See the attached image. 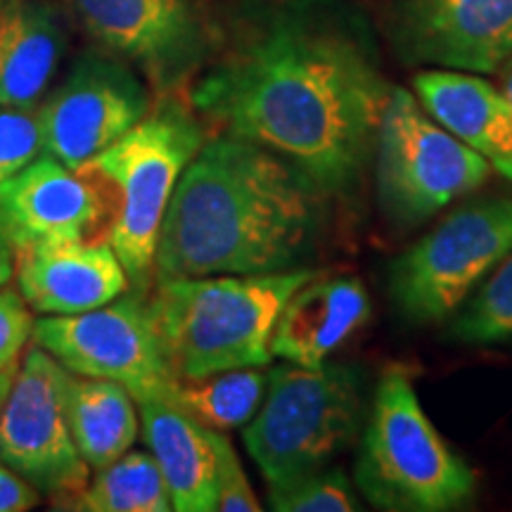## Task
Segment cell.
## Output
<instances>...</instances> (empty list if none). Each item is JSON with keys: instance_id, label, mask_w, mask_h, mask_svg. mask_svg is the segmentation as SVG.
Returning a JSON list of instances; mask_svg holds the SVG:
<instances>
[{"instance_id": "6da1fadb", "label": "cell", "mask_w": 512, "mask_h": 512, "mask_svg": "<svg viewBox=\"0 0 512 512\" xmlns=\"http://www.w3.org/2000/svg\"><path fill=\"white\" fill-rule=\"evenodd\" d=\"M392 88L351 0H245L190 102L221 131L290 159L335 204H356Z\"/></svg>"}, {"instance_id": "7a4b0ae2", "label": "cell", "mask_w": 512, "mask_h": 512, "mask_svg": "<svg viewBox=\"0 0 512 512\" xmlns=\"http://www.w3.org/2000/svg\"><path fill=\"white\" fill-rule=\"evenodd\" d=\"M335 200L268 147L221 131L178 181L155 256V280L264 275L311 266Z\"/></svg>"}, {"instance_id": "3957f363", "label": "cell", "mask_w": 512, "mask_h": 512, "mask_svg": "<svg viewBox=\"0 0 512 512\" xmlns=\"http://www.w3.org/2000/svg\"><path fill=\"white\" fill-rule=\"evenodd\" d=\"M313 266L264 275L157 280L147 292L152 325L174 377L266 368L287 299L316 275Z\"/></svg>"}, {"instance_id": "277c9868", "label": "cell", "mask_w": 512, "mask_h": 512, "mask_svg": "<svg viewBox=\"0 0 512 512\" xmlns=\"http://www.w3.org/2000/svg\"><path fill=\"white\" fill-rule=\"evenodd\" d=\"M204 140L195 107L164 93L140 124L83 166L112 197L107 233L133 292H150L166 209Z\"/></svg>"}, {"instance_id": "5b68a950", "label": "cell", "mask_w": 512, "mask_h": 512, "mask_svg": "<svg viewBox=\"0 0 512 512\" xmlns=\"http://www.w3.org/2000/svg\"><path fill=\"white\" fill-rule=\"evenodd\" d=\"M354 484L375 510L456 512L472 508L477 475L422 411L403 366L377 382L358 439Z\"/></svg>"}, {"instance_id": "8992f818", "label": "cell", "mask_w": 512, "mask_h": 512, "mask_svg": "<svg viewBox=\"0 0 512 512\" xmlns=\"http://www.w3.org/2000/svg\"><path fill=\"white\" fill-rule=\"evenodd\" d=\"M368 375L356 363L306 368L280 363L268 373L264 403L247 422L245 446L268 482L283 484L332 465L361 439Z\"/></svg>"}, {"instance_id": "52a82bcc", "label": "cell", "mask_w": 512, "mask_h": 512, "mask_svg": "<svg viewBox=\"0 0 512 512\" xmlns=\"http://www.w3.org/2000/svg\"><path fill=\"white\" fill-rule=\"evenodd\" d=\"M377 207L396 230H411L484 185L491 164L446 131L406 88L394 86L373 155Z\"/></svg>"}, {"instance_id": "ba28073f", "label": "cell", "mask_w": 512, "mask_h": 512, "mask_svg": "<svg viewBox=\"0 0 512 512\" xmlns=\"http://www.w3.org/2000/svg\"><path fill=\"white\" fill-rule=\"evenodd\" d=\"M510 252L512 195L465 204L396 256L389 299L408 323H446Z\"/></svg>"}, {"instance_id": "9c48e42d", "label": "cell", "mask_w": 512, "mask_h": 512, "mask_svg": "<svg viewBox=\"0 0 512 512\" xmlns=\"http://www.w3.org/2000/svg\"><path fill=\"white\" fill-rule=\"evenodd\" d=\"M107 53L131 64L159 95L202 72L219 41L195 0H69Z\"/></svg>"}, {"instance_id": "30bf717a", "label": "cell", "mask_w": 512, "mask_h": 512, "mask_svg": "<svg viewBox=\"0 0 512 512\" xmlns=\"http://www.w3.org/2000/svg\"><path fill=\"white\" fill-rule=\"evenodd\" d=\"M67 380L69 370L34 344L0 413V463L53 498L74 494L91 479L69 427Z\"/></svg>"}, {"instance_id": "8fae6325", "label": "cell", "mask_w": 512, "mask_h": 512, "mask_svg": "<svg viewBox=\"0 0 512 512\" xmlns=\"http://www.w3.org/2000/svg\"><path fill=\"white\" fill-rule=\"evenodd\" d=\"M31 342L69 373L114 380L133 396L169 394L174 382L159 349L147 294L133 290L100 309L36 318Z\"/></svg>"}, {"instance_id": "7c38bea8", "label": "cell", "mask_w": 512, "mask_h": 512, "mask_svg": "<svg viewBox=\"0 0 512 512\" xmlns=\"http://www.w3.org/2000/svg\"><path fill=\"white\" fill-rule=\"evenodd\" d=\"M152 110L143 74L119 57L88 50L38 107L43 155L83 169Z\"/></svg>"}, {"instance_id": "4fadbf2b", "label": "cell", "mask_w": 512, "mask_h": 512, "mask_svg": "<svg viewBox=\"0 0 512 512\" xmlns=\"http://www.w3.org/2000/svg\"><path fill=\"white\" fill-rule=\"evenodd\" d=\"M387 34L413 67L496 74L512 57V0H392Z\"/></svg>"}, {"instance_id": "5bb4252c", "label": "cell", "mask_w": 512, "mask_h": 512, "mask_svg": "<svg viewBox=\"0 0 512 512\" xmlns=\"http://www.w3.org/2000/svg\"><path fill=\"white\" fill-rule=\"evenodd\" d=\"M107 216L110 200L98 181L43 152L0 190V238L15 256L43 245L93 240Z\"/></svg>"}, {"instance_id": "9a60e30c", "label": "cell", "mask_w": 512, "mask_h": 512, "mask_svg": "<svg viewBox=\"0 0 512 512\" xmlns=\"http://www.w3.org/2000/svg\"><path fill=\"white\" fill-rule=\"evenodd\" d=\"M17 283L38 316H74L128 292L124 264L107 242L79 240L17 254Z\"/></svg>"}, {"instance_id": "2e32d148", "label": "cell", "mask_w": 512, "mask_h": 512, "mask_svg": "<svg viewBox=\"0 0 512 512\" xmlns=\"http://www.w3.org/2000/svg\"><path fill=\"white\" fill-rule=\"evenodd\" d=\"M370 316L366 287L351 275H313L287 299L271 337L273 356L316 368L330 361Z\"/></svg>"}, {"instance_id": "e0dca14e", "label": "cell", "mask_w": 512, "mask_h": 512, "mask_svg": "<svg viewBox=\"0 0 512 512\" xmlns=\"http://www.w3.org/2000/svg\"><path fill=\"white\" fill-rule=\"evenodd\" d=\"M140 430L169 484L176 512L216 510V453L211 430L169 394L136 396Z\"/></svg>"}, {"instance_id": "ac0fdd59", "label": "cell", "mask_w": 512, "mask_h": 512, "mask_svg": "<svg viewBox=\"0 0 512 512\" xmlns=\"http://www.w3.org/2000/svg\"><path fill=\"white\" fill-rule=\"evenodd\" d=\"M67 34L46 0H0V107L38 110L60 67Z\"/></svg>"}, {"instance_id": "d6986e66", "label": "cell", "mask_w": 512, "mask_h": 512, "mask_svg": "<svg viewBox=\"0 0 512 512\" xmlns=\"http://www.w3.org/2000/svg\"><path fill=\"white\" fill-rule=\"evenodd\" d=\"M413 88L430 117L484 159L512 124L508 98L477 74L425 69L413 76Z\"/></svg>"}, {"instance_id": "ffe728a7", "label": "cell", "mask_w": 512, "mask_h": 512, "mask_svg": "<svg viewBox=\"0 0 512 512\" xmlns=\"http://www.w3.org/2000/svg\"><path fill=\"white\" fill-rule=\"evenodd\" d=\"M67 418L76 448L93 472L131 451L140 432L136 396L105 377L69 373Z\"/></svg>"}, {"instance_id": "44dd1931", "label": "cell", "mask_w": 512, "mask_h": 512, "mask_svg": "<svg viewBox=\"0 0 512 512\" xmlns=\"http://www.w3.org/2000/svg\"><path fill=\"white\" fill-rule=\"evenodd\" d=\"M57 510L74 512H169V484L150 451H128L95 470L83 489L55 498Z\"/></svg>"}, {"instance_id": "7402d4cb", "label": "cell", "mask_w": 512, "mask_h": 512, "mask_svg": "<svg viewBox=\"0 0 512 512\" xmlns=\"http://www.w3.org/2000/svg\"><path fill=\"white\" fill-rule=\"evenodd\" d=\"M268 373L261 368L221 370L204 377H174L169 396L209 430L245 427L264 403Z\"/></svg>"}, {"instance_id": "603a6c76", "label": "cell", "mask_w": 512, "mask_h": 512, "mask_svg": "<svg viewBox=\"0 0 512 512\" xmlns=\"http://www.w3.org/2000/svg\"><path fill=\"white\" fill-rule=\"evenodd\" d=\"M448 332L463 344L512 342V252L460 306Z\"/></svg>"}, {"instance_id": "cb8c5ba5", "label": "cell", "mask_w": 512, "mask_h": 512, "mask_svg": "<svg viewBox=\"0 0 512 512\" xmlns=\"http://www.w3.org/2000/svg\"><path fill=\"white\" fill-rule=\"evenodd\" d=\"M268 508L275 512H356L363 503L347 472L328 465L268 486Z\"/></svg>"}, {"instance_id": "d4e9b609", "label": "cell", "mask_w": 512, "mask_h": 512, "mask_svg": "<svg viewBox=\"0 0 512 512\" xmlns=\"http://www.w3.org/2000/svg\"><path fill=\"white\" fill-rule=\"evenodd\" d=\"M43 152L38 110L0 107V190Z\"/></svg>"}, {"instance_id": "484cf974", "label": "cell", "mask_w": 512, "mask_h": 512, "mask_svg": "<svg viewBox=\"0 0 512 512\" xmlns=\"http://www.w3.org/2000/svg\"><path fill=\"white\" fill-rule=\"evenodd\" d=\"M211 444L216 453V510L259 512L264 505L259 503L245 470H242L238 451L219 430H211Z\"/></svg>"}, {"instance_id": "4316f807", "label": "cell", "mask_w": 512, "mask_h": 512, "mask_svg": "<svg viewBox=\"0 0 512 512\" xmlns=\"http://www.w3.org/2000/svg\"><path fill=\"white\" fill-rule=\"evenodd\" d=\"M34 330V316L22 292L0 287V370L17 366Z\"/></svg>"}, {"instance_id": "83f0119b", "label": "cell", "mask_w": 512, "mask_h": 512, "mask_svg": "<svg viewBox=\"0 0 512 512\" xmlns=\"http://www.w3.org/2000/svg\"><path fill=\"white\" fill-rule=\"evenodd\" d=\"M41 491L34 489L27 479L0 463V512H24L36 508Z\"/></svg>"}, {"instance_id": "f1b7e54d", "label": "cell", "mask_w": 512, "mask_h": 512, "mask_svg": "<svg viewBox=\"0 0 512 512\" xmlns=\"http://www.w3.org/2000/svg\"><path fill=\"white\" fill-rule=\"evenodd\" d=\"M12 249L5 245L3 238H0V287L10 283L12 273H15V261H12Z\"/></svg>"}, {"instance_id": "f546056e", "label": "cell", "mask_w": 512, "mask_h": 512, "mask_svg": "<svg viewBox=\"0 0 512 512\" xmlns=\"http://www.w3.org/2000/svg\"><path fill=\"white\" fill-rule=\"evenodd\" d=\"M15 375H17V366H10V368L0 370V413H3L5 399H8L12 382H15Z\"/></svg>"}, {"instance_id": "4dcf8cb0", "label": "cell", "mask_w": 512, "mask_h": 512, "mask_svg": "<svg viewBox=\"0 0 512 512\" xmlns=\"http://www.w3.org/2000/svg\"><path fill=\"white\" fill-rule=\"evenodd\" d=\"M501 93L512 105V57L501 67Z\"/></svg>"}]
</instances>
